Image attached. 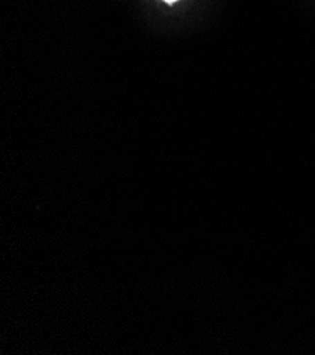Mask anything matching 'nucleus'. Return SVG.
Listing matches in <instances>:
<instances>
[{
    "label": "nucleus",
    "instance_id": "nucleus-1",
    "mask_svg": "<svg viewBox=\"0 0 315 355\" xmlns=\"http://www.w3.org/2000/svg\"><path fill=\"white\" fill-rule=\"evenodd\" d=\"M164 2H167V3H174V2H177V0H164Z\"/></svg>",
    "mask_w": 315,
    "mask_h": 355
}]
</instances>
